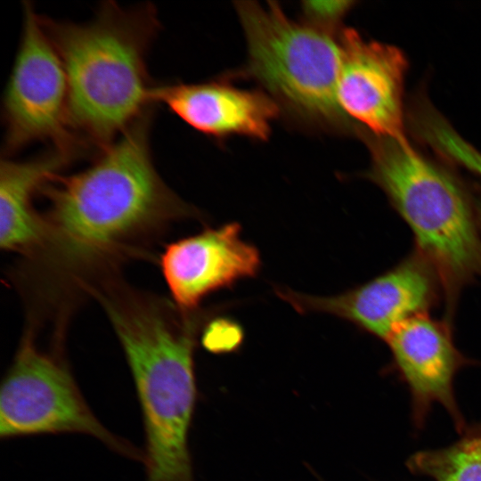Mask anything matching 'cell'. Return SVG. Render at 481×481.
Masks as SVG:
<instances>
[{
    "label": "cell",
    "mask_w": 481,
    "mask_h": 481,
    "mask_svg": "<svg viewBox=\"0 0 481 481\" xmlns=\"http://www.w3.org/2000/svg\"><path fill=\"white\" fill-rule=\"evenodd\" d=\"M153 112L146 111L85 169L58 174L41 188L49 208L39 253L55 267L83 274L135 251L172 221L200 216L156 169Z\"/></svg>",
    "instance_id": "obj_1"
},
{
    "label": "cell",
    "mask_w": 481,
    "mask_h": 481,
    "mask_svg": "<svg viewBox=\"0 0 481 481\" xmlns=\"http://www.w3.org/2000/svg\"><path fill=\"white\" fill-rule=\"evenodd\" d=\"M122 346L142 412L145 481H194L189 430L193 353L208 312L183 311L115 287L98 298Z\"/></svg>",
    "instance_id": "obj_2"
},
{
    "label": "cell",
    "mask_w": 481,
    "mask_h": 481,
    "mask_svg": "<svg viewBox=\"0 0 481 481\" xmlns=\"http://www.w3.org/2000/svg\"><path fill=\"white\" fill-rule=\"evenodd\" d=\"M41 18L67 76L71 126L100 151L152 108L147 56L159 30L157 10L109 1L86 22Z\"/></svg>",
    "instance_id": "obj_3"
},
{
    "label": "cell",
    "mask_w": 481,
    "mask_h": 481,
    "mask_svg": "<svg viewBox=\"0 0 481 481\" xmlns=\"http://www.w3.org/2000/svg\"><path fill=\"white\" fill-rule=\"evenodd\" d=\"M368 178L411 229L442 283L450 315L462 289L481 279V231L467 193L408 142L373 136Z\"/></svg>",
    "instance_id": "obj_4"
},
{
    "label": "cell",
    "mask_w": 481,
    "mask_h": 481,
    "mask_svg": "<svg viewBox=\"0 0 481 481\" xmlns=\"http://www.w3.org/2000/svg\"><path fill=\"white\" fill-rule=\"evenodd\" d=\"M247 43L243 74L255 79L294 123L346 133L352 122L338 102L342 65L338 35L295 21L277 2H235Z\"/></svg>",
    "instance_id": "obj_5"
},
{
    "label": "cell",
    "mask_w": 481,
    "mask_h": 481,
    "mask_svg": "<svg viewBox=\"0 0 481 481\" xmlns=\"http://www.w3.org/2000/svg\"><path fill=\"white\" fill-rule=\"evenodd\" d=\"M83 434L113 452L143 461V451L112 433L94 415L58 354L41 349L29 331L1 384L0 437Z\"/></svg>",
    "instance_id": "obj_6"
},
{
    "label": "cell",
    "mask_w": 481,
    "mask_h": 481,
    "mask_svg": "<svg viewBox=\"0 0 481 481\" xmlns=\"http://www.w3.org/2000/svg\"><path fill=\"white\" fill-rule=\"evenodd\" d=\"M2 109L7 157L37 142L77 158L90 150L71 126L62 61L29 2L23 5L20 41Z\"/></svg>",
    "instance_id": "obj_7"
},
{
    "label": "cell",
    "mask_w": 481,
    "mask_h": 481,
    "mask_svg": "<svg viewBox=\"0 0 481 481\" xmlns=\"http://www.w3.org/2000/svg\"><path fill=\"white\" fill-rule=\"evenodd\" d=\"M275 293L300 314H332L387 340L400 323L428 310L444 296L439 276L417 250L369 281L335 296L277 288Z\"/></svg>",
    "instance_id": "obj_8"
},
{
    "label": "cell",
    "mask_w": 481,
    "mask_h": 481,
    "mask_svg": "<svg viewBox=\"0 0 481 481\" xmlns=\"http://www.w3.org/2000/svg\"><path fill=\"white\" fill-rule=\"evenodd\" d=\"M338 37L342 65L337 94L341 110L372 135L406 141L404 55L393 45L366 40L352 29H342Z\"/></svg>",
    "instance_id": "obj_9"
},
{
    "label": "cell",
    "mask_w": 481,
    "mask_h": 481,
    "mask_svg": "<svg viewBox=\"0 0 481 481\" xmlns=\"http://www.w3.org/2000/svg\"><path fill=\"white\" fill-rule=\"evenodd\" d=\"M385 342L393 369L409 388L414 424L422 427L432 405L438 404L450 414L456 429L464 432L467 428L453 381L472 361L456 347L449 322L428 314L417 315L396 326Z\"/></svg>",
    "instance_id": "obj_10"
},
{
    "label": "cell",
    "mask_w": 481,
    "mask_h": 481,
    "mask_svg": "<svg viewBox=\"0 0 481 481\" xmlns=\"http://www.w3.org/2000/svg\"><path fill=\"white\" fill-rule=\"evenodd\" d=\"M240 231L232 222L166 247L160 268L177 307L194 311L211 292L258 273L259 251L240 238Z\"/></svg>",
    "instance_id": "obj_11"
},
{
    "label": "cell",
    "mask_w": 481,
    "mask_h": 481,
    "mask_svg": "<svg viewBox=\"0 0 481 481\" xmlns=\"http://www.w3.org/2000/svg\"><path fill=\"white\" fill-rule=\"evenodd\" d=\"M151 98L191 127L216 138L267 140L273 121L281 113L265 92L240 88L227 79L155 85Z\"/></svg>",
    "instance_id": "obj_12"
},
{
    "label": "cell",
    "mask_w": 481,
    "mask_h": 481,
    "mask_svg": "<svg viewBox=\"0 0 481 481\" xmlns=\"http://www.w3.org/2000/svg\"><path fill=\"white\" fill-rule=\"evenodd\" d=\"M76 158L55 148L22 160L2 158L0 244L3 249L24 254L41 249L45 230L42 216L34 208L36 192Z\"/></svg>",
    "instance_id": "obj_13"
},
{
    "label": "cell",
    "mask_w": 481,
    "mask_h": 481,
    "mask_svg": "<svg viewBox=\"0 0 481 481\" xmlns=\"http://www.w3.org/2000/svg\"><path fill=\"white\" fill-rule=\"evenodd\" d=\"M407 467L434 481H481V424L466 428L447 447L416 452Z\"/></svg>",
    "instance_id": "obj_14"
},
{
    "label": "cell",
    "mask_w": 481,
    "mask_h": 481,
    "mask_svg": "<svg viewBox=\"0 0 481 481\" xmlns=\"http://www.w3.org/2000/svg\"><path fill=\"white\" fill-rule=\"evenodd\" d=\"M352 1H305L301 3L304 22L322 31L338 35V29L352 8Z\"/></svg>",
    "instance_id": "obj_15"
},
{
    "label": "cell",
    "mask_w": 481,
    "mask_h": 481,
    "mask_svg": "<svg viewBox=\"0 0 481 481\" xmlns=\"http://www.w3.org/2000/svg\"><path fill=\"white\" fill-rule=\"evenodd\" d=\"M243 339V331L235 322L227 318H216L208 323L202 333V344L206 349L223 353L236 349Z\"/></svg>",
    "instance_id": "obj_16"
},
{
    "label": "cell",
    "mask_w": 481,
    "mask_h": 481,
    "mask_svg": "<svg viewBox=\"0 0 481 481\" xmlns=\"http://www.w3.org/2000/svg\"><path fill=\"white\" fill-rule=\"evenodd\" d=\"M474 168L478 171L479 173H481V159H479L475 166H474ZM477 211V221H478V224H479V228H480V231H481V205L478 208L476 209Z\"/></svg>",
    "instance_id": "obj_17"
}]
</instances>
